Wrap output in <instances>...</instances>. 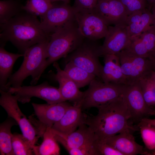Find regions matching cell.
Listing matches in <instances>:
<instances>
[{
    "instance_id": "obj_36",
    "label": "cell",
    "mask_w": 155,
    "mask_h": 155,
    "mask_svg": "<svg viewBox=\"0 0 155 155\" xmlns=\"http://www.w3.org/2000/svg\"><path fill=\"white\" fill-rule=\"evenodd\" d=\"M151 11L153 17V26L155 28V5L152 6Z\"/></svg>"
},
{
    "instance_id": "obj_3",
    "label": "cell",
    "mask_w": 155,
    "mask_h": 155,
    "mask_svg": "<svg viewBox=\"0 0 155 155\" xmlns=\"http://www.w3.org/2000/svg\"><path fill=\"white\" fill-rule=\"evenodd\" d=\"M84 38L81 34L75 19L59 28L50 35L46 49V58L39 74L60 59L65 57L82 43Z\"/></svg>"
},
{
    "instance_id": "obj_10",
    "label": "cell",
    "mask_w": 155,
    "mask_h": 155,
    "mask_svg": "<svg viewBox=\"0 0 155 155\" xmlns=\"http://www.w3.org/2000/svg\"><path fill=\"white\" fill-rule=\"evenodd\" d=\"M130 114L131 119L139 123L143 119L152 115V110L144 100L139 82L124 85L122 95Z\"/></svg>"
},
{
    "instance_id": "obj_9",
    "label": "cell",
    "mask_w": 155,
    "mask_h": 155,
    "mask_svg": "<svg viewBox=\"0 0 155 155\" xmlns=\"http://www.w3.org/2000/svg\"><path fill=\"white\" fill-rule=\"evenodd\" d=\"M8 91L15 94L18 101L22 103L28 102L32 97L43 99L49 104H54L66 101L57 88L45 82L36 86L10 87Z\"/></svg>"
},
{
    "instance_id": "obj_8",
    "label": "cell",
    "mask_w": 155,
    "mask_h": 155,
    "mask_svg": "<svg viewBox=\"0 0 155 155\" xmlns=\"http://www.w3.org/2000/svg\"><path fill=\"white\" fill-rule=\"evenodd\" d=\"M0 105L6 112L8 117L16 121L22 134L34 146L40 135L37 129L22 112L18 104V97L8 91L0 89Z\"/></svg>"
},
{
    "instance_id": "obj_29",
    "label": "cell",
    "mask_w": 155,
    "mask_h": 155,
    "mask_svg": "<svg viewBox=\"0 0 155 155\" xmlns=\"http://www.w3.org/2000/svg\"><path fill=\"white\" fill-rule=\"evenodd\" d=\"M150 74L139 82L146 104L153 110L155 109V80L151 77Z\"/></svg>"
},
{
    "instance_id": "obj_42",
    "label": "cell",
    "mask_w": 155,
    "mask_h": 155,
    "mask_svg": "<svg viewBox=\"0 0 155 155\" xmlns=\"http://www.w3.org/2000/svg\"><path fill=\"white\" fill-rule=\"evenodd\" d=\"M152 115H154L155 116V109H153L152 113ZM153 120L155 121V119H153Z\"/></svg>"
},
{
    "instance_id": "obj_30",
    "label": "cell",
    "mask_w": 155,
    "mask_h": 155,
    "mask_svg": "<svg viewBox=\"0 0 155 155\" xmlns=\"http://www.w3.org/2000/svg\"><path fill=\"white\" fill-rule=\"evenodd\" d=\"M53 3L49 0H28L22 9L36 16L42 17L52 6Z\"/></svg>"
},
{
    "instance_id": "obj_38",
    "label": "cell",
    "mask_w": 155,
    "mask_h": 155,
    "mask_svg": "<svg viewBox=\"0 0 155 155\" xmlns=\"http://www.w3.org/2000/svg\"><path fill=\"white\" fill-rule=\"evenodd\" d=\"M52 3H54L56 1H61L65 3L68 4L70 2V0H49Z\"/></svg>"
},
{
    "instance_id": "obj_15",
    "label": "cell",
    "mask_w": 155,
    "mask_h": 155,
    "mask_svg": "<svg viewBox=\"0 0 155 155\" xmlns=\"http://www.w3.org/2000/svg\"><path fill=\"white\" fill-rule=\"evenodd\" d=\"M35 115L41 124L40 131L52 127L62 117L70 104L65 101L56 103L38 104L32 103Z\"/></svg>"
},
{
    "instance_id": "obj_34",
    "label": "cell",
    "mask_w": 155,
    "mask_h": 155,
    "mask_svg": "<svg viewBox=\"0 0 155 155\" xmlns=\"http://www.w3.org/2000/svg\"><path fill=\"white\" fill-rule=\"evenodd\" d=\"M94 146L98 155H123L120 152L107 144L104 140H96Z\"/></svg>"
},
{
    "instance_id": "obj_39",
    "label": "cell",
    "mask_w": 155,
    "mask_h": 155,
    "mask_svg": "<svg viewBox=\"0 0 155 155\" xmlns=\"http://www.w3.org/2000/svg\"><path fill=\"white\" fill-rule=\"evenodd\" d=\"M150 59L152 61L154 70H155V52Z\"/></svg>"
},
{
    "instance_id": "obj_4",
    "label": "cell",
    "mask_w": 155,
    "mask_h": 155,
    "mask_svg": "<svg viewBox=\"0 0 155 155\" xmlns=\"http://www.w3.org/2000/svg\"><path fill=\"white\" fill-rule=\"evenodd\" d=\"M50 39L37 43L27 49L24 53L23 62L19 69L9 77L5 87L8 91L11 87L22 86L24 81L31 76L32 85L39 80L38 75L46 58V49Z\"/></svg>"
},
{
    "instance_id": "obj_6",
    "label": "cell",
    "mask_w": 155,
    "mask_h": 155,
    "mask_svg": "<svg viewBox=\"0 0 155 155\" xmlns=\"http://www.w3.org/2000/svg\"><path fill=\"white\" fill-rule=\"evenodd\" d=\"M96 41L84 38L80 45L66 58L69 62L100 79L103 66L100 64V47Z\"/></svg>"
},
{
    "instance_id": "obj_25",
    "label": "cell",
    "mask_w": 155,
    "mask_h": 155,
    "mask_svg": "<svg viewBox=\"0 0 155 155\" xmlns=\"http://www.w3.org/2000/svg\"><path fill=\"white\" fill-rule=\"evenodd\" d=\"M18 125L12 118L8 117L0 124V152L1 155H14L12 147V127Z\"/></svg>"
},
{
    "instance_id": "obj_27",
    "label": "cell",
    "mask_w": 155,
    "mask_h": 155,
    "mask_svg": "<svg viewBox=\"0 0 155 155\" xmlns=\"http://www.w3.org/2000/svg\"><path fill=\"white\" fill-rule=\"evenodd\" d=\"M22 6L11 0L0 1V25L7 23L23 10Z\"/></svg>"
},
{
    "instance_id": "obj_19",
    "label": "cell",
    "mask_w": 155,
    "mask_h": 155,
    "mask_svg": "<svg viewBox=\"0 0 155 155\" xmlns=\"http://www.w3.org/2000/svg\"><path fill=\"white\" fill-rule=\"evenodd\" d=\"M132 133L130 131H123L104 141L123 155H144L143 146L135 141Z\"/></svg>"
},
{
    "instance_id": "obj_35",
    "label": "cell",
    "mask_w": 155,
    "mask_h": 155,
    "mask_svg": "<svg viewBox=\"0 0 155 155\" xmlns=\"http://www.w3.org/2000/svg\"><path fill=\"white\" fill-rule=\"evenodd\" d=\"M141 121L151 125L155 128V121L153 119L147 118L143 119Z\"/></svg>"
},
{
    "instance_id": "obj_37",
    "label": "cell",
    "mask_w": 155,
    "mask_h": 155,
    "mask_svg": "<svg viewBox=\"0 0 155 155\" xmlns=\"http://www.w3.org/2000/svg\"><path fill=\"white\" fill-rule=\"evenodd\" d=\"M144 155H155V148L150 151H148L144 150Z\"/></svg>"
},
{
    "instance_id": "obj_32",
    "label": "cell",
    "mask_w": 155,
    "mask_h": 155,
    "mask_svg": "<svg viewBox=\"0 0 155 155\" xmlns=\"http://www.w3.org/2000/svg\"><path fill=\"white\" fill-rule=\"evenodd\" d=\"M124 6L127 16L147 8L146 0H120Z\"/></svg>"
},
{
    "instance_id": "obj_40",
    "label": "cell",
    "mask_w": 155,
    "mask_h": 155,
    "mask_svg": "<svg viewBox=\"0 0 155 155\" xmlns=\"http://www.w3.org/2000/svg\"><path fill=\"white\" fill-rule=\"evenodd\" d=\"M148 4L152 6L155 5V0H146Z\"/></svg>"
},
{
    "instance_id": "obj_7",
    "label": "cell",
    "mask_w": 155,
    "mask_h": 155,
    "mask_svg": "<svg viewBox=\"0 0 155 155\" xmlns=\"http://www.w3.org/2000/svg\"><path fill=\"white\" fill-rule=\"evenodd\" d=\"M117 55L127 84L139 82L154 70L152 61L149 58L137 55L126 49Z\"/></svg>"
},
{
    "instance_id": "obj_12",
    "label": "cell",
    "mask_w": 155,
    "mask_h": 155,
    "mask_svg": "<svg viewBox=\"0 0 155 155\" xmlns=\"http://www.w3.org/2000/svg\"><path fill=\"white\" fill-rule=\"evenodd\" d=\"M75 18L79 31L85 38L96 41L104 38L108 26L93 13L75 12Z\"/></svg>"
},
{
    "instance_id": "obj_13",
    "label": "cell",
    "mask_w": 155,
    "mask_h": 155,
    "mask_svg": "<svg viewBox=\"0 0 155 155\" xmlns=\"http://www.w3.org/2000/svg\"><path fill=\"white\" fill-rule=\"evenodd\" d=\"M108 26L125 25L128 16L120 0H98L93 13Z\"/></svg>"
},
{
    "instance_id": "obj_5",
    "label": "cell",
    "mask_w": 155,
    "mask_h": 155,
    "mask_svg": "<svg viewBox=\"0 0 155 155\" xmlns=\"http://www.w3.org/2000/svg\"><path fill=\"white\" fill-rule=\"evenodd\" d=\"M96 78L89 84L80 103L82 109L98 108L121 96L124 85L105 83Z\"/></svg>"
},
{
    "instance_id": "obj_16",
    "label": "cell",
    "mask_w": 155,
    "mask_h": 155,
    "mask_svg": "<svg viewBox=\"0 0 155 155\" xmlns=\"http://www.w3.org/2000/svg\"><path fill=\"white\" fill-rule=\"evenodd\" d=\"M53 129L58 142L65 149L92 146L97 140L94 132L84 123L80 125L76 131L68 134H63Z\"/></svg>"
},
{
    "instance_id": "obj_23",
    "label": "cell",
    "mask_w": 155,
    "mask_h": 155,
    "mask_svg": "<svg viewBox=\"0 0 155 155\" xmlns=\"http://www.w3.org/2000/svg\"><path fill=\"white\" fill-rule=\"evenodd\" d=\"M24 56L21 53H14L7 51L4 46L0 48V89L5 91L8 80L11 75L14 65L20 57Z\"/></svg>"
},
{
    "instance_id": "obj_1",
    "label": "cell",
    "mask_w": 155,
    "mask_h": 155,
    "mask_svg": "<svg viewBox=\"0 0 155 155\" xmlns=\"http://www.w3.org/2000/svg\"><path fill=\"white\" fill-rule=\"evenodd\" d=\"M98 108L96 115H85L84 121L94 132L97 140H104L123 131L138 130L128 123L131 116L122 95Z\"/></svg>"
},
{
    "instance_id": "obj_18",
    "label": "cell",
    "mask_w": 155,
    "mask_h": 155,
    "mask_svg": "<svg viewBox=\"0 0 155 155\" xmlns=\"http://www.w3.org/2000/svg\"><path fill=\"white\" fill-rule=\"evenodd\" d=\"M53 66L56 71L54 78L59 84L58 88L63 98L65 101L69 100L73 102L74 105L79 104L82 99L84 92L79 90L67 73L61 69L57 62H54Z\"/></svg>"
},
{
    "instance_id": "obj_17",
    "label": "cell",
    "mask_w": 155,
    "mask_h": 155,
    "mask_svg": "<svg viewBox=\"0 0 155 155\" xmlns=\"http://www.w3.org/2000/svg\"><path fill=\"white\" fill-rule=\"evenodd\" d=\"M125 49L137 55L150 58L155 52V28L152 25L140 34L131 38Z\"/></svg>"
},
{
    "instance_id": "obj_14",
    "label": "cell",
    "mask_w": 155,
    "mask_h": 155,
    "mask_svg": "<svg viewBox=\"0 0 155 155\" xmlns=\"http://www.w3.org/2000/svg\"><path fill=\"white\" fill-rule=\"evenodd\" d=\"M100 47V56L107 54L117 55L127 46L131 37L125 25L108 27V32Z\"/></svg>"
},
{
    "instance_id": "obj_33",
    "label": "cell",
    "mask_w": 155,
    "mask_h": 155,
    "mask_svg": "<svg viewBox=\"0 0 155 155\" xmlns=\"http://www.w3.org/2000/svg\"><path fill=\"white\" fill-rule=\"evenodd\" d=\"M98 0H75L73 7L75 12L93 13Z\"/></svg>"
},
{
    "instance_id": "obj_22",
    "label": "cell",
    "mask_w": 155,
    "mask_h": 155,
    "mask_svg": "<svg viewBox=\"0 0 155 155\" xmlns=\"http://www.w3.org/2000/svg\"><path fill=\"white\" fill-rule=\"evenodd\" d=\"M153 23L151 10L147 8L128 16L125 26L131 38L148 29Z\"/></svg>"
},
{
    "instance_id": "obj_41",
    "label": "cell",
    "mask_w": 155,
    "mask_h": 155,
    "mask_svg": "<svg viewBox=\"0 0 155 155\" xmlns=\"http://www.w3.org/2000/svg\"><path fill=\"white\" fill-rule=\"evenodd\" d=\"M150 75L151 77L155 80V70H154L151 73Z\"/></svg>"
},
{
    "instance_id": "obj_21",
    "label": "cell",
    "mask_w": 155,
    "mask_h": 155,
    "mask_svg": "<svg viewBox=\"0 0 155 155\" xmlns=\"http://www.w3.org/2000/svg\"><path fill=\"white\" fill-rule=\"evenodd\" d=\"M104 57L100 79L105 83L126 85L127 82L121 69L119 58L117 55L107 54Z\"/></svg>"
},
{
    "instance_id": "obj_20",
    "label": "cell",
    "mask_w": 155,
    "mask_h": 155,
    "mask_svg": "<svg viewBox=\"0 0 155 155\" xmlns=\"http://www.w3.org/2000/svg\"><path fill=\"white\" fill-rule=\"evenodd\" d=\"M82 110L80 106L70 105L62 118L52 128L65 134L73 132L80 125L84 123L85 115L82 113Z\"/></svg>"
},
{
    "instance_id": "obj_24",
    "label": "cell",
    "mask_w": 155,
    "mask_h": 155,
    "mask_svg": "<svg viewBox=\"0 0 155 155\" xmlns=\"http://www.w3.org/2000/svg\"><path fill=\"white\" fill-rule=\"evenodd\" d=\"M43 140L39 146L33 147L34 155H59L60 149L52 127H48L42 135Z\"/></svg>"
},
{
    "instance_id": "obj_2",
    "label": "cell",
    "mask_w": 155,
    "mask_h": 155,
    "mask_svg": "<svg viewBox=\"0 0 155 155\" xmlns=\"http://www.w3.org/2000/svg\"><path fill=\"white\" fill-rule=\"evenodd\" d=\"M24 11L0 25V34L1 45L9 41L23 54L30 47L49 40L50 36L41 28L37 16Z\"/></svg>"
},
{
    "instance_id": "obj_26",
    "label": "cell",
    "mask_w": 155,
    "mask_h": 155,
    "mask_svg": "<svg viewBox=\"0 0 155 155\" xmlns=\"http://www.w3.org/2000/svg\"><path fill=\"white\" fill-rule=\"evenodd\" d=\"M79 88L89 84L96 77L84 69L69 62L63 70Z\"/></svg>"
},
{
    "instance_id": "obj_11",
    "label": "cell",
    "mask_w": 155,
    "mask_h": 155,
    "mask_svg": "<svg viewBox=\"0 0 155 155\" xmlns=\"http://www.w3.org/2000/svg\"><path fill=\"white\" fill-rule=\"evenodd\" d=\"M75 11L73 7L63 3L52 6L41 18L40 26L47 34L50 35L59 28L75 19Z\"/></svg>"
},
{
    "instance_id": "obj_31",
    "label": "cell",
    "mask_w": 155,
    "mask_h": 155,
    "mask_svg": "<svg viewBox=\"0 0 155 155\" xmlns=\"http://www.w3.org/2000/svg\"><path fill=\"white\" fill-rule=\"evenodd\" d=\"M145 145V150L150 151L155 148V128L151 125L141 121L137 124Z\"/></svg>"
},
{
    "instance_id": "obj_28",
    "label": "cell",
    "mask_w": 155,
    "mask_h": 155,
    "mask_svg": "<svg viewBox=\"0 0 155 155\" xmlns=\"http://www.w3.org/2000/svg\"><path fill=\"white\" fill-rule=\"evenodd\" d=\"M12 140V149L14 155H34V146L22 134L18 133L13 134Z\"/></svg>"
}]
</instances>
